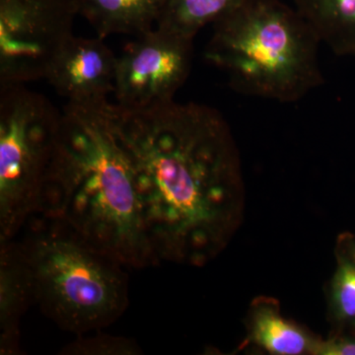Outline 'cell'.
<instances>
[{
    "instance_id": "6",
    "label": "cell",
    "mask_w": 355,
    "mask_h": 355,
    "mask_svg": "<svg viewBox=\"0 0 355 355\" xmlns=\"http://www.w3.org/2000/svg\"><path fill=\"white\" fill-rule=\"evenodd\" d=\"M76 15L74 0H0V85L46 78Z\"/></svg>"
},
{
    "instance_id": "3",
    "label": "cell",
    "mask_w": 355,
    "mask_h": 355,
    "mask_svg": "<svg viewBox=\"0 0 355 355\" xmlns=\"http://www.w3.org/2000/svg\"><path fill=\"white\" fill-rule=\"evenodd\" d=\"M316 33L282 0H245L214 24L205 58L240 94L299 101L323 83Z\"/></svg>"
},
{
    "instance_id": "9",
    "label": "cell",
    "mask_w": 355,
    "mask_h": 355,
    "mask_svg": "<svg viewBox=\"0 0 355 355\" xmlns=\"http://www.w3.org/2000/svg\"><path fill=\"white\" fill-rule=\"evenodd\" d=\"M239 350L254 349L272 355H320L324 338L282 314L279 301L259 296L245 318Z\"/></svg>"
},
{
    "instance_id": "8",
    "label": "cell",
    "mask_w": 355,
    "mask_h": 355,
    "mask_svg": "<svg viewBox=\"0 0 355 355\" xmlns=\"http://www.w3.org/2000/svg\"><path fill=\"white\" fill-rule=\"evenodd\" d=\"M116 62L118 57L104 39L73 36L44 79L69 102L107 101L114 94Z\"/></svg>"
},
{
    "instance_id": "15",
    "label": "cell",
    "mask_w": 355,
    "mask_h": 355,
    "mask_svg": "<svg viewBox=\"0 0 355 355\" xmlns=\"http://www.w3.org/2000/svg\"><path fill=\"white\" fill-rule=\"evenodd\" d=\"M141 349L137 343L123 336L99 334L94 336H78L74 342L62 349L67 355H137Z\"/></svg>"
},
{
    "instance_id": "4",
    "label": "cell",
    "mask_w": 355,
    "mask_h": 355,
    "mask_svg": "<svg viewBox=\"0 0 355 355\" xmlns=\"http://www.w3.org/2000/svg\"><path fill=\"white\" fill-rule=\"evenodd\" d=\"M44 219L22 242L35 303L77 336L114 323L128 304L125 266L60 222Z\"/></svg>"
},
{
    "instance_id": "16",
    "label": "cell",
    "mask_w": 355,
    "mask_h": 355,
    "mask_svg": "<svg viewBox=\"0 0 355 355\" xmlns=\"http://www.w3.org/2000/svg\"><path fill=\"white\" fill-rule=\"evenodd\" d=\"M320 355H355V336L330 334L324 338Z\"/></svg>"
},
{
    "instance_id": "12",
    "label": "cell",
    "mask_w": 355,
    "mask_h": 355,
    "mask_svg": "<svg viewBox=\"0 0 355 355\" xmlns=\"http://www.w3.org/2000/svg\"><path fill=\"white\" fill-rule=\"evenodd\" d=\"M320 41L338 55L355 57V0H294Z\"/></svg>"
},
{
    "instance_id": "11",
    "label": "cell",
    "mask_w": 355,
    "mask_h": 355,
    "mask_svg": "<svg viewBox=\"0 0 355 355\" xmlns=\"http://www.w3.org/2000/svg\"><path fill=\"white\" fill-rule=\"evenodd\" d=\"M83 16L105 39L111 35L139 37L157 25L162 0H74Z\"/></svg>"
},
{
    "instance_id": "5",
    "label": "cell",
    "mask_w": 355,
    "mask_h": 355,
    "mask_svg": "<svg viewBox=\"0 0 355 355\" xmlns=\"http://www.w3.org/2000/svg\"><path fill=\"white\" fill-rule=\"evenodd\" d=\"M62 123L44 95L0 85V241L15 239L38 216Z\"/></svg>"
},
{
    "instance_id": "7",
    "label": "cell",
    "mask_w": 355,
    "mask_h": 355,
    "mask_svg": "<svg viewBox=\"0 0 355 355\" xmlns=\"http://www.w3.org/2000/svg\"><path fill=\"white\" fill-rule=\"evenodd\" d=\"M193 40L155 28L137 37L116 62L119 106L146 109L174 100L190 74Z\"/></svg>"
},
{
    "instance_id": "1",
    "label": "cell",
    "mask_w": 355,
    "mask_h": 355,
    "mask_svg": "<svg viewBox=\"0 0 355 355\" xmlns=\"http://www.w3.org/2000/svg\"><path fill=\"white\" fill-rule=\"evenodd\" d=\"M111 113L159 263L214 261L245 211L241 157L227 121L211 107L174 100L137 110L112 104Z\"/></svg>"
},
{
    "instance_id": "2",
    "label": "cell",
    "mask_w": 355,
    "mask_h": 355,
    "mask_svg": "<svg viewBox=\"0 0 355 355\" xmlns=\"http://www.w3.org/2000/svg\"><path fill=\"white\" fill-rule=\"evenodd\" d=\"M111 105H65L38 216L60 222L128 268L158 265Z\"/></svg>"
},
{
    "instance_id": "13",
    "label": "cell",
    "mask_w": 355,
    "mask_h": 355,
    "mask_svg": "<svg viewBox=\"0 0 355 355\" xmlns=\"http://www.w3.org/2000/svg\"><path fill=\"white\" fill-rule=\"evenodd\" d=\"M336 270L329 282L331 334L355 336V236L343 233L336 246Z\"/></svg>"
},
{
    "instance_id": "10",
    "label": "cell",
    "mask_w": 355,
    "mask_h": 355,
    "mask_svg": "<svg viewBox=\"0 0 355 355\" xmlns=\"http://www.w3.org/2000/svg\"><path fill=\"white\" fill-rule=\"evenodd\" d=\"M33 303L32 275L23 243L0 241V354H21V320Z\"/></svg>"
},
{
    "instance_id": "14",
    "label": "cell",
    "mask_w": 355,
    "mask_h": 355,
    "mask_svg": "<svg viewBox=\"0 0 355 355\" xmlns=\"http://www.w3.org/2000/svg\"><path fill=\"white\" fill-rule=\"evenodd\" d=\"M245 0H162L156 28L184 38L235 10Z\"/></svg>"
}]
</instances>
